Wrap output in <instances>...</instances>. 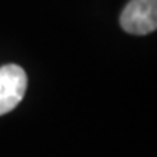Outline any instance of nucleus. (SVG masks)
Instances as JSON below:
<instances>
[{
    "label": "nucleus",
    "mask_w": 157,
    "mask_h": 157,
    "mask_svg": "<svg viewBox=\"0 0 157 157\" xmlns=\"http://www.w3.org/2000/svg\"><path fill=\"white\" fill-rule=\"evenodd\" d=\"M120 26L133 35L154 32L157 27V0H130L122 10Z\"/></svg>",
    "instance_id": "f257e3e1"
},
{
    "label": "nucleus",
    "mask_w": 157,
    "mask_h": 157,
    "mask_svg": "<svg viewBox=\"0 0 157 157\" xmlns=\"http://www.w3.org/2000/svg\"><path fill=\"white\" fill-rule=\"evenodd\" d=\"M27 88V75L18 64L0 67V116L10 112L23 101Z\"/></svg>",
    "instance_id": "f03ea898"
}]
</instances>
